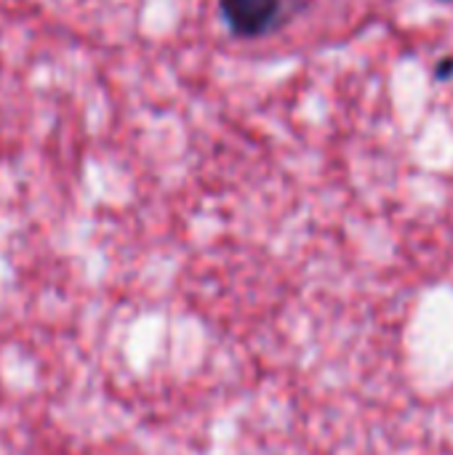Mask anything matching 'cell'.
<instances>
[{
	"label": "cell",
	"mask_w": 453,
	"mask_h": 455,
	"mask_svg": "<svg viewBox=\"0 0 453 455\" xmlns=\"http://www.w3.org/2000/svg\"><path fill=\"white\" fill-rule=\"evenodd\" d=\"M227 27L240 37H259L270 32L280 16V0H219Z\"/></svg>",
	"instance_id": "6da1fadb"
}]
</instances>
